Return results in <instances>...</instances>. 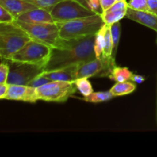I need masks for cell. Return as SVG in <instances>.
Returning a JSON list of instances; mask_svg holds the SVG:
<instances>
[{"instance_id":"8","label":"cell","mask_w":157,"mask_h":157,"mask_svg":"<svg viewBox=\"0 0 157 157\" xmlns=\"http://www.w3.org/2000/svg\"><path fill=\"white\" fill-rule=\"evenodd\" d=\"M10 68L8 84H16V85H29V83L35 79L37 76L45 71L44 65L41 64H27V63H15Z\"/></svg>"},{"instance_id":"28","label":"cell","mask_w":157,"mask_h":157,"mask_svg":"<svg viewBox=\"0 0 157 157\" xmlns=\"http://www.w3.org/2000/svg\"><path fill=\"white\" fill-rule=\"evenodd\" d=\"M89 6H90V10L93 11L94 13L102 15L103 9L100 0H90Z\"/></svg>"},{"instance_id":"29","label":"cell","mask_w":157,"mask_h":157,"mask_svg":"<svg viewBox=\"0 0 157 157\" xmlns=\"http://www.w3.org/2000/svg\"><path fill=\"white\" fill-rule=\"evenodd\" d=\"M149 11L157 15V0H147Z\"/></svg>"},{"instance_id":"27","label":"cell","mask_w":157,"mask_h":157,"mask_svg":"<svg viewBox=\"0 0 157 157\" xmlns=\"http://www.w3.org/2000/svg\"><path fill=\"white\" fill-rule=\"evenodd\" d=\"M10 71V66L6 63L0 64V84H6Z\"/></svg>"},{"instance_id":"22","label":"cell","mask_w":157,"mask_h":157,"mask_svg":"<svg viewBox=\"0 0 157 157\" xmlns=\"http://www.w3.org/2000/svg\"><path fill=\"white\" fill-rule=\"evenodd\" d=\"M112 52H113V41H112L111 29H110V25H106L105 45H104L102 57L105 58H112Z\"/></svg>"},{"instance_id":"15","label":"cell","mask_w":157,"mask_h":157,"mask_svg":"<svg viewBox=\"0 0 157 157\" xmlns=\"http://www.w3.org/2000/svg\"><path fill=\"white\" fill-rule=\"evenodd\" d=\"M136 88V86L135 83L132 82L131 81H127L124 82H117V84L110 88V91L113 97H120L133 93Z\"/></svg>"},{"instance_id":"4","label":"cell","mask_w":157,"mask_h":157,"mask_svg":"<svg viewBox=\"0 0 157 157\" xmlns=\"http://www.w3.org/2000/svg\"><path fill=\"white\" fill-rule=\"evenodd\" d=\"M14 22L22 29L32 39L52 48L58 46L62 40L60 38L59 28L56 22L26 23L18 20H15Z\"/></svg>"},{"instance_id":"25","label":"cell","mask_w":157,"mask_h":157,"mask_svg":"<svg viewBox=\"0 0 157 157\" xmlns=\"http://www.w3.org/2000/svg\"><path fill=\"white\" fill-rule=\"evenodd\" d=\"M15 21V18L5 8L0 6V23L11 24Z\"/></svg>"},{"instance_id":"21","label":"cell","mask_w":157,"mask_h":157,"mask_svg":"<svg viewBox=\"0 0 157 157\" xmlns=\"http://www.w3.org/2000/svg\"><path fill=\"white\" fill-rule=\"evenodd\" d=\"M75 84L76 85L77 90H79L80 93L84 97L88 96L94 92L93 87L90 81H88V78H78L75 81Z\"/></svg>"},{"instance_id":"35","label":"cell","mask_w":157,"mask_h":157,"mask_svg":"<svg viewBox=\"0 0 157 157\" xmlns=\"http://www.w3.org/2000/svg\"><path fill=\"white\" fill-rule=\"evenodd\" d=\"M116 1H120V0H116Z\"/></svg>"},{"instance_id":"23","label":"cell","mask_w":157,"mask_h":157,"mask_svg":"<svg viewBox=\"0 0 157 157\" xmlns=\"http://www.w3.org/2000/svg\"><path fill=\"white\" fill-rule=\"evenodd\" d=\"M26 1L32 3L38 8L51 12L52 9L62 0H26Z\"/></svg>"},{"instance_id":"18","label":"cell","mask_w":157,"mask_h":157,"mask_svg":"<svg viewBox=\"0 0 157 157\" xmlns=\"http://www.w3.org/2000/svg\"><path fill=\"white\" fill-rule=\"evenodd\" d=\"M105 33L106 24L96 34V37H95L94 52L97 58H101L102 57L104 49V45H105Z\"/></svg>"},{"instance_id":"32","label":"cell","mask_w":157,"mask_h":157,"mask_svg":"<svg viewBox=\"0 0 157 157\" xmlns=\"http://www.w3.org/2000/svg\"><path fill=\"white\" fill-rule=\"evenodd\" d=\"M9 84H0V98L6 99V96L7 94Z\"/></svg>"},{"instance_id":"19","label":"cell","mask_w":157,"mask_h":157,"mask_svg":"<svg viewBox=\"0 0 157 157\" xmlns=\"http://www.w3.org/2000/svg\"><path fill=\"white\" fill-rule=\"evenodd\" d=\"M113 98H114V97L112 94L111 92L109 90V91L104 92H93L90 95L84 97L81 99L86 102L89 103H101L110 101Z\"/></svg>"},{"instance_id":"30","label":"cell","mask_w":157,"mask_h":157,"mask_svg":"<svg viewBox=\"0 0 157 157\" xmlns=\"http://www.w3.org/2000/svg\"><path fill=\"white\" fill-rule=\"evenodd\" d=\"M101 3V6H102L103 12L105 10H107V9L110 7V6H113L115 2H116V0H100Z\"/></svg>"},{"instance_id":"17","label":"cell","mask_w":157,"mask_h":157,"mask_svg":"<svg viewBox=\"0 0 157 157\" xmlns=\"http://www.w3.org/2000/svg\"><path fill=\"white\" fill-rule=\"evenodd\" d=\"M128 9V8H127ZM127 9H121V10H105L102 13V18L104 20V23L108 25L114 24L117 21H121L122 18H125L127 15Z\"/></svg>"},{"instance_id":"16","label":"cell","mask_w":157,"mask_h":157,"mask_svg":"<svg viewBox=\"0 0 157 157\" xmlns=\"http://www.w3.org/2000/svg\"><path fill=\"white\" fill-rule=\"evenodd\" d=\"M133 75V72L129 70L127 67H121L116 65L112 69L108 78L116 82H124V81H130Z\"/></svg>"},{"instance_id":"9","label":"cell","mask_w":157,"mask_h":157,"mask_svg":"<svg viewBox=\"0 0 157 157\" xmlns=\"http://www.w3.org/2000/svg\"><path fill=\"white\" fill-rule=\"evenodd\" d=\"M113 58H95L91 61L79 64L77 71V79L81 78L92 77H107L110 75L112 69L116 66Z\"/></svg>"},{"instance_id":"14","label":"cell","mask_w":157,"mask_h":157,"mask_svg":"<svg viewBox=\"0 0 157 157\" xmlns=\"http://www.w3.org/2000/svg\"><path fill=\"white\" fill-rule=\"evenodd\" d=\"M0 6L9 11L15 19L21 14L38 8L26 0H0Z\"/></svg>"},{"instance_id":"33","label":"cell","mask_w":157,"mask_h":157,"mask_svg":"<svg viewBox=\"0 0 157 157\" xmlns=\"http://www.w3.org/2000/svg\"><path fill=\"white\" fill-rule=\"evenodd\" d=\"M74 1L80 3V4L82 5L83 6L90 9V6H89V2H90V0H74Z\"/></svg>"},{"instance_id":"6","label":"cell","mask_w":157,"mask_h":157,"mask_svg":"<svg viewBox=\"0 0 157 157\" xmlns=\"http://www.w3.org/2000/svg\"><path fill=\"white\" fill-rule=\"evenodd\" d=\"M77 90L75 82L51 81L36 88L38 101L62 103L67 101Z\"/></svg>"},{"instance_id":"13","label":"cell","mask_w":157,"mask_h":157,"mask_svg":"<svg viewBox=\"0 0 157 157\" xmlns=\"http://www.w3.org/2000/svg\"><path fill=\"white\" fill-rule=\"evenodd\" d=\"M79 64H74L52 71H44V75L52 81L75 82L77 80V71Z\"/></svg>"},{"instance_id":"5","label":"cell","mask_w":157,"mask_h":157,"mask_svg":"<svg viewBox=\"0 0 157 157\" xmlns=\"http://www.w3.org/2000/svg\"><path fill=\"white\" fill-rule=\"evenodd\" d=\"M52 49V48L47 44L32 39L15 52L8 61L45 66L50 57Z\"/></svg>"},{"instance_id":"11","label":"cell","mask_w":157,"mask_h":157,"mask_svg":"<svg viewBox=\"0 0 157 157\" xmlns=\"http://www.w3.org/2000/svg\"><path fill=\"white\" fill-rule=\"evenodd\" d=\"M125 18L133 20L157 32V15L152 12L136 10L128 7Z\"/></svg>"},{"instance_id":"24","label":"cell","mask_w":157,"mask_h":157,"mask_svg":"<svg viewBox=\"0 0 157 157\" xmlns=\"http://www.w3.org/2000/svg\"><path fill=\"white\" fill-rule=\"evenodd\" d=\"M128 7L136 10L140 11H149L147 0H130L128 2Z\"/></svg>"},{"instance_id":"7","label":"cell","mask_w":157,"mask_h":157,"mask_svg":"<svg viewBox=\"0 0 157 157\" xmlns=\"http://www.w3.org/2000/svg\"><path fill=\"white\" fill-rule=\"evenodd\" d=\"M50 12L56 23L91 16L96 14L74 0H62L58 2Z\"/></svg>"},{"instance_id":"3","label":"cell","mask_w":157,"mask_h":157,"mask_svg":"<svg viewBox=\"0 0 157 157\" xmlns=\"http://www.w3.org/2000/svg\"><path fill=\"white\" fill-rule=\"evenodd\" d=\"M32 40L31 37L17 25L0 23V55L2 59L9 61L11 57Z\"/></svg>"},{"instance_id":"12","label":"cell","mask_w":157,"mask_h":157,"mask_svg":"<svg viewBox=\"0 0 157 157\" xmlns=\"http://www.w3.org/2000/svg\"><path fill=\"white\" fill-rule=\"evenodd\" d=\"M15 20L26 23H53L55 22L51 12L45 9L36 8L21 14Z\"/></svg>"},{"instance_id":"10","label":"cell","mask_w":157,"mask_h":157,"mask_svg":"<svg viewBox=\"0 0 157 157\" xmlns=\"http://www.w3.org/2000/svg\"><path fill=\"white\" fill-rule=\"evenodd\" d=\"M6 100L21 101L28 103H35L38 101L36 88L28 85H16L9 84Z\"/></svg>"},{"instance_id":"31","label":"cell","mask_w":157,"mask_h":157,"mask_svg":"<svg viewBox=\"0 0 157 157\" xmlns=\"http://www.w3.org/2000/svg\"><path fill=\"white\" fill-rule=\"evenodd\" d=\"M145 77L142 76V75H134V74H133V75H132L130 81H131L132 82L135 83V84H142V83H144V81H145Z\"/></svg>"},{"instance_id":"26","label":"cell","mask_w":157,"mask_h":157,"mask_svg":"<svg viewBox=\"0 0 157 157\" xmlns=\"http://www.w3.org/2000/svg\"><path fill=\"white\" fill-rule=\"evenodd\" d=\"M51 81H52V80L49 79L48 78H47V77L44 75V73H42L41 74V75H38V76H37L35 79L32 80L28 86H30V87H32L37 88V87H41V86L44 85V84H47V83L51 82Z\"/></svg>"},{"instance_id":"34","label":"cell","mask_w":157,"mask_h":157,"mask_svg":"<svg viewBox=\"0 0 157 157\" xmlns=\"http://www.w3.org/2000/svg\"><path fill=\"white\" fill-rule=\"evenodd\" d=\"M156 119H157V110H156Z\"/></svg>"},{"instance_id":"20","label":"cell","mask_w":157,"mask_h":157,"mask_svg":"<svg viewBox=\"0 0 157 157\" xmlns=\"http://www.w3.org/2000/svg\"><path fill=\"white\" fill-rule=\"evenodd\" d=\"M111 29L112 41H113V52H112V58L115 59L117 48L120 42V37H121V23L120 21L114 23L110 25Z\"/></svg>"},{"instance_id":"1","label":"cell","mask_w":157,"mask_h":157,"mask_svg":"<svg viewBox=\"0 0 157 157\" xmlns=\"http://www.w3.org/2000/svg\"><path fill=\"white\" fill-rule=\"evenodd\" d=\"M96 35L73 40H61L58 46L52 48L46 64L45 71H52L97 58L94 52Z\"/></svg>"},{"instance_id":"2","label":"cell","mask_w":157,"mask_h":157,"mask_svg":"<svg viewBox=\"0 0 157 157\" xmlns=\"http://www.w3.org/2000/svg\"><path fill=\"white\" fill-rule=\"evenodd\" d=\"M61 39L73 40L96 35L105 25L102 15L95 14L91 16L77 18L64 22L57 23Z\"/></svg>"}]
</instances>
